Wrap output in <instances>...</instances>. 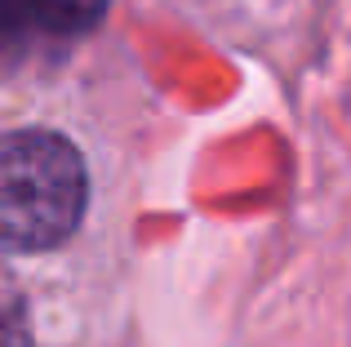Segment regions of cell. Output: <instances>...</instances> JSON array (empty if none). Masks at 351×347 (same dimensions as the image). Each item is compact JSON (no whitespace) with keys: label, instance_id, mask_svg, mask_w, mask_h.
<instances>
[{"label":"cell","instance_id":"cell-3","mask_svg":"<svg viewBox=\"0 0 351 347\" xmlns=\"http://www.w3.org/2000/svg\"><path fill=\"white\" fill-rule=\"evenodd\" d=\"M0 347H32V321L18 280L0 267Z\"/></svg>","mask_w":351,"mask_h":347},{"label":"cell","instance_id":"cell-2","mask_svg":"<svg viewBox=\"0 0 351 347\" xmlns=\"http://www.w3.org/2000/svg\"><path fill=\"white\" fill-rule=\"evenodd\" d=\"M103 14L107 0H0V71L89 36Z\"/></svg>","mask_w":351,"mask_h":347},{"label":"cell","instance_id":"cell-1","mask_svg":"<svg viewBox=\"0 0 351 347\" xmlns=\"http://www.w3.org/2000/svg\"><path fill=\"white\" fill-rule=\"evenodd\" d=\"M85 160L62 134H0V245L5 250L36 254L62 245L85 218Z\"/></svg>","mask_w":351,"mask_h":347}]
</instances>
